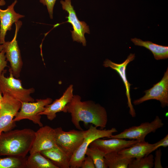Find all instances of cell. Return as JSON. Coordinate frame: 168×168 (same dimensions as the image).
Instances as JSON below:
<instances>
[{
  "label": "cell",
  "mask_w": 168,
  "mask_h": 168,
  "mask_svg": "<svg viewBox=\"0 0 168 168\" xmlns=\"http://www.w3.org/2000/svg\"><path fill=\"white\" fill-rule=\"evenodd\" d=\"M64 112L71 114L72 123L79 130H83L80 124L81 121L86 125L91 124L101 129L106 127L108 122L107 113L104 107L92 101H82L78 95H73Z\"/></svg>",
  "instance_id": "cell-1"
},
{
  "label": "cell",
  "mask_w": 168,
  "mask_h": 168,
  "mask_svg": "<svg viewBox=\"0 0 168 168\" xmlns=\"http://www.w3.org/2000/svg\"><path fill=\"white\" fill-rule=\"evenodd\" d=\"M35 137L30 128L11 130L0 133V156L25 157L29 152Z\"/></svg>",
  "instance_id": "cell-2"
},
{
  "label": "cell",
  "mask_w": 168,
  "mask_h": 168,
  "mask_svg": "<svg viewBox=\"0 0 168 168\" xmlns=\"http://www.w3.org/2000/svg\"><path fill=\"white\" fill-rule=\"evenodd\" d=\"M97 128L92 125L88 130L84 131L83 141L71 157L70 168H80L82 161L85 157L86 150L93 141L98 138H107L117 132L114 128L109 129H99Z\"/></svg>",
  "instance_id": "cell-3"
},
{
  "label": "cell",
  "mask_w": 168,
  "mask_h": 168,
  "mask_svg": "<svg viewBox=\"0 0 168 168\" xmlns=\"http://www.w3.org/2000/svg\"><path fill=\"white\" fill-rule=\"evenodd\" d=\"M9 72V77H5L3 72L0 76V91L2 94H7L21 102L34 101L30 94L35 92V89L23 88L21 81L15 78L12 72Z\"/></svg>",
  "instance_id": "cell-4"
},
{
  "label": "cell",
  "mask_w": 168,
  "mask_h": 168,
  "mask_svg": "<svg viewBox=\"0 0 168 168\" xmlns=\"http://www.w3.org/2000/svg\"><path fill=\"white\" fill-rule=\"evenodd\" d=\"M2 95L0 103V133L11 130L16 126L13 119L21 106L20 101L7 94Z\"/></svg>",
  "instance_id": "cell-5"
},
{
  "label": "cell",
  "mask_w": 168,
  "mask_h": 168,
  "mask_svg": "<svg viewBox=\"0 0 168 168\" xmlns=\"http://www.w3.org/2000/svg\"><path fill=\"white\" fill-rule=\"evenodd\" d=\"M164 124L162 119L157 116L151 122H145L139 126H132L118 134H112L106 138H116L144 141L148 134L155 133L157 129L162 127Z\"/></svg>",
  "instance_id": "cell-6"
},
{
  "label": "cell",
  "mask_w": 168,
  "mask_h": 168,
  "mask_svg": "<svg viewBox=\"0 0 168 168\" xmlns=\"http://www.w3.org/2000/svg\"><path fill=\"white\" fill-rule=\"evenodd\" d=\"M52 99L50 98L45 99H37L35 102H21V107L14 117L15 122L24 119L32 121L40 127L43 126L41 121L40 112L44 111L46 106L52 103Z\"/></svg>",
  "instance_id": "cell-7"
},
{
  "label": "cell",
  "mask_w": 168,
  "mask_h": 168,
  "mask_svg": "<svg viewBox=\"0 0 168 168\" xmlns=\"http://www.w3.org/2000/svg\"><path fill=\"white\" fill-rule=\"evenodd\" d=\"M54 130L57 144L71 157L83 141L84 131L73 129L65 131L61 127Z\"/></svg>",
  "instance_id": "cell-8"
},
{
  "label": "cell",
  "mask_w": 168,
  "mask_h": 168,
  "mask_svg": "<svg viewBox=\"0 0 168 168\" xmlns=\"http://www.w3.org/2000/svg\"><path fill=\"white\" fill-rule=\"evenodd\" d=\"M16 29L14 37L10 41L2 44L7 60L10 63L11 71L13 76L18 78L20 76L23 65L20 50L16 40L18 32L21 27L22 22L18 21L15 23Z\"/></svg>",
  "instance_id": "cell-9"
},
{
  "label": "cell",
  "mask_w": 168,
  "mask_h": 168,
  "mask_svg": "<svg viewBox=\"0 0 168 168\" xmlns=\"http://www.w3.org/2000/svg\"><path fill=\"white\" fill-rule=\"evenodd\" d=\"M63 10L68 14L67 22L72 25L73 30L71 31L73 41L82 43L84 46H86V41L85 37V33L90 34L89 26L83 21L78 20L76 15L73 7L72 5L71 0H61L60 1Z\"/></svg>",
  "instance_id": "cell-10"
},
{
  "label": "cell",
  "mask_w": 168,
  "mask_h": 168,
  "mask_svg": "<svg viewBox=\"0 0 168 168\" xmlns=\"http://www.w3.org/2000/svg\"><path fill=\"white\" fill-rule=\"evenodd\" d=\"M142 97L134 100L133 104L139 105L146 101L156 100L159 101L162 108L168 105V68L160 81L153 85L150 89L144 91Z\"/></svg>",
  "instance_id": "cell-11"
},
{
  "label": "cell",
  "mask_w": 168,
  "mask_h": 168,
  "mask_svg": "<svg viewBox=\"0 0 168 168\" xmlns=\"http://www.w3.org/2000/svg\"><path fill=\"white\" fill-rule=\"evenodd\" d=\"M57 145L55 131L49 126H42L35 132V137L30 154L52 148Z\"/></svg>",
  "instance_id": "cell-12"
},
{
  "label": "cell",
  "mask_w": 168,
  "mask_h": 168,
  "mask_svg": "<svg viewBox=\"0 0 168 168\" xmlns=\"http://www.w3.org/2000/svg\"><path fill=\"white\" fill-rule=\"evenodd\" d=\"M135 58V54L131 53L127 58L121 63H116L107 59L104 62L103 64L105 67H110L115 70L121 78L126 89V95L127 98L128 106L129 108V113L133 117H135L136 114L132 103L130 95V87L131 84L128 82L127 78L126 70L128 64L134 60Z\"/></svg>",
  "instance_id": "cell-13"
},
{
  "label": "cell",
  "mask_w": 168,
  "mask_h": 168,
  "mask_svg": "<svg viewBox=\"0 0 168 168\" xmlns=\"http://www.w3.org/2000/svg\"><path fill=\"white\" fill-rule=\"evenodd\" d=\"M17 1L15 0L7 9L2 10L0 8V44L5 43V38L8 30H11L14 23L24 17V16L16 13L14 7Z\"/></svg>",
  "instance_id": "cell-14"
},
{
  "label": "cell",
  "mask_w": 168,
  "mask_h": 168,
  "mask_svg": "<svg viewBox=\"0 0 168 168\" xmlns=\"http://www.w3.org/2000/svg\"><path fill=\"white\" fill-rule=\"evenodd\" d=\"M108 139H97L93 141L90 146L96 147L103 152L105 154L118 152L122 150L131 147L138 142L137 140H127L124 139L112 138Z\"/></svg>",
  "instance_id": "cell-15"
},
{
  "label": "cell",
  "mask_w": 168,
  "mask_h": 168,
  "mask_svg": "<svg viewBox=\"0 0 168 168\" xmlns=\"http://www.w3.org/2000/svg\"><path fill=\"white\" fill-rule=\"evenodd\" d=\"M73 86L70 85L59 99H56L52 103L47 105L44 110L39 114L40 115L46 116L48 119L52 121L56 117V114L63 112L67 105L71 100L73 95Z\"/></svg>",
  "instance_id": "cell-16"
},
{
  "label": "cell",
  "mask_w": 168,
  "mask_h": 168,
  "mask_svg": "<svg viewBox=\"0 0 168 168\" xmlns=\"http://www.w3.org/2000/svg\"><path fill=\"white\" fill-rule=\"evenodd\" d=\"M58 168H70V156L57 145L54 147L40 152Z\"/></svg>",
  "instance_id": "cell-17"
},
{
  "label": "cell",
  "mask_w": 168,
  "mask_h": 168,
  "mask_svg": "<svg viewBox=\"0 0 168 168\" xmlns=\"http://www.w3.org/2000/svg\"><path fill=\"white\" fill-rule=\"evenodd\" d=\"M153 146V144L149 143L145 141H140L118 153L127 158H139L151 153Z\"/></svg>",
  "instance_id": "cell-18"
},
{
  "label": "cell",
  "mask_w": 168,
  "mask_h": 168,
  "mask_svg": "<svg viewBox=\"0 0 168 168\" xmlns=\"http://www.w3.org/2000/svg\"><path fill=\"white\" fill-rule=\"evenodd\" d=\"M131 41L135 45L144 47L150 50L157 60L168 58V46L158 45L149 41H143L137 38H132Z\"/></svg>",
  "instance_id": "cell-19"
},
{
  "label": "cell",
  "mask_w": 168,
  "mask_h": 168,
  "mask_svg": "<svg viewBox=\"0 0 168 168\" xmlns=\"http://www.w3.org/2000/svg\"><path fill=\"white\" fill-rule=\"evenodd\" d=\"M26 165L28 168H58L39 152L30 154L26 158Z\"/></svg>",
  "instance_id": "cell-20"
},
{
  "label": "cell",
  "mask_w": 168,
  "mask_h": 168,
  "mask_svg": "<svg viewBox=\"0 0 168 168\" xmlns=\"http://www.w3.org/2000/svg\"><path fill=\"white\" fill-rule=\"evenodd\" d=\"M104 158L107 168H128L133 159L126 157L117 152L106 154Z\"/></svg>",
  "instance_id": "cell-21"
},
{
  "label": "cell",
  "mask_w": 168,
  "mask_h": 168,
  "mask_svg": "<svg viewBox=\"0 0 168 168\" xmlns=\"http://www.w3.org/2000/svg\"><path fill=\"white\" fill-rule=\"evenodd\" d=\"M85 154L92 159L95 168H107L104 158L105 154L97 147L89 146V147L86 150Z\"/></svg>",
  "instance_id": "cell-22"
},
{
  "label": "cell",
  "mask_w": 168,
  "mask_h": 168,
  "mask_svg": "<svg viewBox=\"0 0 168 168\" xmlns=\"http://www.w3.org/2000/svg\"><path fill=\"white\" fill-rule=\"evenodd\" d=\"M26 158L16 156H8L7 157H0V168H26Z\"/></svg>",
  "instance_id": "cell-23"
},
{
  "label": "cell",
  "mask_w": 168,
  "mask_h": 168,
  "mask_svg": "<svg viewBox=\"0 0 168 168\" xmlns=\"http://www.w3.org/2000/svg\"><path fill=\"white\" fill-rule=\"evenodd\" d=\"M154 166V156L152 154L143 157L133 158L129 164L128 168H152Z\"/></svg>",
  "instance_id": "cell-24"
},
{
  "label": "cell",
  "mask_w": 168,
  "mask_h": 168,
  "mask_svg": "<svg viewBox=\"0 0 168 168\" xmlns=\"http://www.w3.org/2000/svg\"><path fill=\"white\" fill-rule=\"evenodd\" d=\"M44 5L46 6L51 19L53 18V10L56 0H39Z\"/></svg>",
  "instance_id": "cell-25"
},
{
  "label": "cell",
  "mask_w": 168,
  "mask_h": 168,
  "mask_svg": "<svg viewBox=\"0 0 168 168\" xmlns=\"http://www.w3.org/2000/svg\"><path fill=\"white\" fill-rule=\"evenodd\" d=\"M156 150L155 157L154 158V166L155 168H162L161 161V150L160 148Z\"/></svg>",
  "instance_id": "cell-26"
},
{
  "label": "cell",
  "mask_w": 168,
  "mask_h": 168,
  "mask_svg": "<svg viewBox=\"0 0 168 168\" xmlns=\"http://www.w3.org/2000/svg\"><path fill=\"white\" fill-rule=\"evenodd\" d=\"M153 144L154 146L152 150V152L160 147H167L168 146V135H166L163 138Z\"/></svg>",
  "instance_id": "cell-27"
},
{
  "label": "cell",
  "mask_w": 168,
  "mask_h": 168,
  "mask_svg": "<svg viewBox=\"0 0 168 168\" xmlns=\"http://www.w3.org/2000/svg\"><path fill=\"white\" fill-rule=\"evenodd\" d=\"M7 66V62L6 60L5 52L3 49L0 51V76L5 68Z\"/></svg>",
  "instance_id": "cell-28"
},
{
  "label": "cell",
  "mask_w": 168,
  "mask_h": 168,
  "mask_svg": "<svg viewBox=\"0 0 168 168\" xmlns=\"http://www.w3.org/2000/svg\"><path fill=\"white\" fill-rule=\"evenodd\" d=\"M80 168H95L93 160L89 156L85 157L81 163Z\"/></svg>",
  "instance_id": "cell-29"
},
{
  "label": "cell",
  "mask_w": 168,
  "mask_h": 168,
  "mask_svg": "<svg viewBox=\"0 0 168 168\" xmlns=\"http://www.w3.org/2000/svg\"><path fill=\"white\" fill-rule=\"evenodd\" d=\"M6 4L5 0H0V6L4 5Z\"/></svg>",
  "instance_id": "cell-30"
},
{
  "label": "cell",
  "mask_w": 168,
  "mask_h": 168,
  "mask_svg": "<svg viewBox=\"0 0 168 168\" xmlns=\"http://www.w3.org/2000/svg\"><path fill=\"white\" fill-rule=\"evenodd\" d=\"M2 94L0 91V101H1V100H2Z\"/></svg>",
  "instance_id": "cell-31"
},
{
  "label": "cell",
  "mask_w": 168,
  "mask_h": 168,
  "mask_svg": "<svg viewBox=\"0 0 168 168\" xmlns=\"http://www.w3.org/2000/svg\"><path fill=\"white\" fill-rule=\"evenodd\" d=\"M3 48V46L2 44H0V51H1Z\"/></svg>",
  "instance_id": "cell-32"
},
{
  "label": "cell",
  "mask_w": 168,
  "mask_h": 168,
  "mask_svg": "<svg viewBox=\"0 0 168 168\" xmlns=\"http://www.w3.org/2000/svg\"><path fill=\"white\" fill-rule=\"evenodd\" d=\"M1 101H0V102Z\"/></svg>",
  "instance_id": "cell-33"
},
{
  "label": "cell",
  "mask_w": 168,
  "mask_h": 168,
  "mask_svg": "<svg viewBox=\"0 0 168 168\" xmlns=\"http://www.w3.org/2000/svg\"></svg>",
  "instance_id": "cell-34"
}]
</instances>
